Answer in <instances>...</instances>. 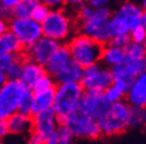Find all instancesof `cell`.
<instances>
[{
  "label": "cell",
  "mask_w": 146,
  "mask_h": 144,
  "mask_svg": "<svg viewBox=\"0 0 146 144\" xmlns=\"http://www.w3.org/2000/svg\"><path fill=\"white\" fill-rule=\"evenodd\" d=\"M146 126V107L143 106H131L128 128L143 129Z\"/></svg>",
  "instance_id": "24"
},
{
  "label": "cell",
  "mask_w": 146,
  "mask_h": 144,
  "mask_svg": "<svg viewBox=\"0 0 146 144\" xmlns=\"http://www.w3.org/2000/svg\"><path fill=\"white\" fill-rule=\"evenodd\" d=\"M43 35L56 40L57 43L68 41L75 31V21L70 14L62 7L50 10L48 17L40 24Z\"/></svg>",
  "instance_id": "4"
},
{
  "label": "cell",
  "mask_w": 146,
  "mask_h": 144,
  "mask_svg": "<svg viewBox=\"0 0 146 144\" xmlns=\"http://www.w3.org/2000/svg\"><path fill=\"white\" fill-rule=\"evenodd\" d=\"M18 111L25 115H32V90H27V92L21 98L20 104L18 107Z\"/></svg>",
  "instance_id": "29"
},
{
  "label": "cell",
  "mask_w": 146,
  "mask_h": 144,
  "mask_svg": "<svg viewBox=\"0 0 146 144\" xmlns=\"http://www.w3.org/2000/svg\"><path fill=\"white\" fill-rule=\"evenodd\" d=\"M32 132L37 134L42 138H48L54 135L56 129L60 125L57 115L54 110H46L32 115Z\"/></svg>",
  "instance_id": "13"
},
{
  "label": "cell",
  "mask_w": 146,
  "mask_h": 144,
  "mask_svg": "<svg viewBox=\"0 0 146 144\" xmlns=\"http://www.w3.org/2000/svg\"><path fill=\"white\" fill-rule=\"evenodd\" d=\"M9 134H10V131H9V126H7L6 119L0 118V141L4 139Z\"/></svg>",
  "instance_id": "39"
},
{
  "label": "cell",
  "mask_w": 146,
  "mask_h": 144,
  "mask_svg": "<svg viewBox=\"0 0 146 144\" xmlns=\"http://www.w3.org/2000/svg\"><path fill=\"white\" fill-rule=\"evenodd\" d=\"M141 62V67H143V72H146V56L143 57V58L140 59Z\"/></svg>",
  "instance_id": "45"
},
{
  "label": "cell",
  "mask_w": 146,
  "mask_h": 144,
  "mask_svg": "<svg viewBox=\"0 0 146 144\" xmlns=\"http://www.w3.org/2000/svg\"><path fill=\"white\" fill-rule=\"evenodd\" d=\"M140 7L143 11H146V0H140Z\"/></svg>",
  "instance_id": "46"
},
{
  "label": "cell",
  "mask_w": 146,
  "mask_h": 144,
  "mask_svg": "<svg viewBox=\"0 0 146 144\" xmlns=\"http://www.w3.org/2000/svg\"><path fill=\"white\" fill-rule=\"evenodd\" d=\"M67 47L72 60H75L82 67L101 62V54L104 45L83 33L74 34L68 40Z\"/></svg>",
  "instance_id": "1"
},
{
  "label": "cell",
  "mask_w": 146,
  "mask_h": 144,
  "mask_svg": "<svg viewBox=\"0 0 146 144\" xmlns=\"http://www.w3.org/2000/svg\"><path fill=\"white\" fill-rule=\"evenodd\" d=\"M143 9L140 5L133 1H123L114 12L109 20L112 35H122L128 34L131 31L139 26V19Z\"/></svg>",
  "instance_id": "6"
},
{
  "label": "cell",
  "mask_w": 146,
  "mask_h": 144,
  "mask_svg": "<svg viewBox=\"0 0 146 144\" xmlns=\"http://www.w3.org/2000/svg\"><path fill=\"white\" fill-rule=\"evenodd\" d=\"M112 82L113 76L111 69H107L100 63H95L83 67V75L80 83L83 86L84 91L105 92L108 86H111Z\"/></svg>",
  "instance_id": "9"
},
{
  "label": "cell",
  "mask_w": 146,
  "mask_h": 144,
  "mask_svg": "<svg viewBox=\"0 0 146 144\" xmlns=\"http://www.w3.org/2000/svg\"><path fill=\"white\" fill-rule=\"evenodd\" d=\"M54 95H55V89L48 91L32 92V115L52 109Z\"/></svg>",
  "instance_id": "20"
},
{
  "label": "cell",
  "mask_w": 146,
  "mask_h": 144,
  "mask_svg": "<svg viewBox=\"0 0 146 144\" xmlns=\"http://www.w3.org/2000/svg\"><path fill=\"white\" fill-rule=\"evenodd\" d=\"M71 60V57L69 53V50L67 45L61 44L58 48L54 52V54L50 57V59L45 64V70L50 76H55L60 72L67 64Z\"/></svg>",
  "instance_id": "17"
},
{
  "label": "cell",
  "mask_w": 146,
  "mask_h": 144,
  "mask_svg": "<svg viewBox=\"0 0 146 144\" xmlns=\"http://www.w3.org/2000/svg\"><path fill=\"white\" fill-rule=\"evenodd\" d=\"M129 110L131 105L123 99L111 103L107 111L98 119L101 135L112 137L125 132L128 129Z\"/></svg>",
  "instance_id": "5"
},
{
  "label": "cell",
  "mask_w": 146,
  "mask_h": 144,
  "mask_svg": "<svg viewBox=\"0 0 146 144\" xmlns=\"http://www.w3.org/2000/svg\"><path fill=\"white\" fill-rule=\"evenodd\" d=\"M24 46L11 31L0 35V57L7 53H23Z\"/></svg>",
  "instance_id": "22"
},
{
  "label": "cell",
  "mask_w": 146,
  "mask_h": 144,
  "mask_svg": "<svg viewBox=\"0 0 146 144\" xmlns=\"http://www.w3.org/2000/svg\"><path fill=\"white\" fill-rule=\"evenodd\" d=\"M131 41L129 35L128 34H122V35H116V37H113L109 41V44L115 45L120 48H125L127 46V44Z\"/></svg>",
  "instance_id": "33"
},
{
  "label": "cell",
  "mask_w": 146,
  "mask_h": 144,
  "mask_svg": "<svg viewBox=\"0 0 146 144\" xmlns=\"http://www.w3.org/2000/svg\"><path fill=\"white\" fill-rule=\"evenodd\" d=\"M139 26L146 28V11H143L140 14V19H139Z\"/></svg>",
  "instance_id": "43"
},
{
  "label": "cell",
  "mask_w": 146,
  "mask_h": 144,
  "mask_svg": "<svg viewBox=\"0 0 146 144\" xmlns=\"http://www.w3.org/2000/svg\"><path fill=\"white\" fill-rule=\"evenodd\" d=\"M25 58L23 53H7L0 57V69L3 71H7L10 67H12L14 64L21 62Z\"/></svg>",
  "instance_id": "27"
},
{
  "label": "cell",
  "mask_w": 146,
  "mask_h": 144,
  "mask_svg": "<svg viewBox=\"0 0 146 144\" xmlns=\"http://www.w3.org/2000/svg\"><path fill=\"white\" fill-rule=\"evenodd\" d=\"M83 75V67L75 60H70L57 75L54 76L56 84L63 83H80Z\"/></svg>",
  "instance_id": "19"
},
{
  "label": "cell",
  "mask_w": 146,
  "mask_h": 144,
  "mask_svg": "<svg viewBox=\"0 0 146 144\" xmlns=\"http://www.w3.org/2000/svg\"><path fill=\"white\" fill-rule=\"evenodd\" d=\"M38 1L40 4L46 5L51 10L52 9H60V7H62V5H63L62 0H38Z\"/></svg>",
  "instance_id": "37"
},
{
  "label": "cell",
  "mask_w": 146,
  "mask_h": 144,
  "mask_svg": "<svg viewBox=\"0 0 146 144\" xmlns=\"http://www.w3.org/2000/svg\"><path fill=\"white\" fill-rule=\"evenodd\" d=\"M7 79H9V78H7V76H6V72L0 69V86H1L5 83Z\"/></svg>",
  "instance_id": "44"
},
{
  "label": "cell",
  "mask_w": 146,
  "mask_h": 144,
  "mask_svg": "<svg viewBox=\"0 0 146 144\" xmlns=\"http://www.w3.org/2000/svg\"><path fill=\"white\" fill-rule=\"evenodd\" d=\"M125 97L131 106L146 107V72L138 75L131 82Z\"/></svg>",
  "instance_id": "15"
},
{
  "label": "cell",
  "mask_w": 146,
  "mask_h": 144,
  "mask_svg": "<svg viewBox=\"0 0 146 144\" xmlns=\"http://www.w3.org/2000/svg\"><path fill=\"white\" fill-rule=\"evenodd\" d=\"M38 4V0H20L12 9L11 18H31L35 7Z\"/></svg>",
  "instance_id": "23"
},
{
  "label": "cell",
  "mask_w": 146,
  "mask_h": 144,
  "mask_svg": "<svg viewBox=\"0 0 146 144\" xmlns=\"http://www.w3.org/2000/svg\"><path fill=\"white\" fill-rule=\"evenodd\" d=\"M0 17H4V18H7V19L11 18V12L5 9V6L3 4V0H0Z\"/></svg>",
  "instance_id": "42"
},
{
  "label": "cell",
  "mask_w": 146,
  "mask_h": 144,
  "mask_svg": "<svg viewBox=\"0 0 146 144\" xmlns=\"http://www.w3.org/2000/svg\"><path fill=\"white\" fill-rule=\"evenodd\" d=\"M9 131L12 135H25L31 132L32 130V117L30 115L21 113L19 111L14 112L13 115L6 119Z\"/></svg>",
  "instance_id": "18"
},
{
  "label": "cell",
  "mask_w": 146,
  "mask_h": 144,
  "mask_svg": "<svg viewBox=\"0 0 146 144\" xmlns=\"http://www.w3.org/2000/svg\"><path fill=\"white\" fill-rule=\"evenodd\" d=\"M83 93L84 89L81 83L56 84L52 110L57 115L60 124H62L65 117L78 109Z\"/></svg>",
  "instance_id": "2"
},
{
  "label": "cell",
  "mask_w": 146,
  "mask_h": 144,
  "mask_svg": "<svg viewBox=\"0 0 146 144\" xmlns=\"http://www.w3.org/2000/svg\"><path fill=\"white\" fill-rule=\"evenodd\" d=\"M9 31L18 38L24 48L32 45L43 35L40 23L32 18H10Z\"/></svg>",
  "instance_id": "10"
},
{
  "label": "cell",
  "mask_w": 146,
  "mask_h": 144,
  "mask_svg": "<svg viewBox=\"0 0 146 144\" xmlns=\"http://www.w3.org/2000/svg\"><path fill=\"white\" fill-rule=\"evenodd\" d=\"M9 31V19L0 17V35Z\"/></svg>",
  "instance_id": "40"
},
{
  "label": "cell",
  "mask_w": 146,
  "mask_h": 144,
  "mask_svg": "<svg viewBox=\"0 0 146 144\" xmlns=\"http://www.w3.org/2000/svg\"><path fill=\"white\" fill-rule=\"evenodd\" d=\"M74 135L64 124H60L54 134L55 144H72L74 143Z\"/></svg>",
  "instance_id": "26"
},
{
  "label": "cell",
  "mask_w": 146,
  "mask_h": 144,
  "mask_svg": "<svg viewBox=\"0 0 146 144\" xmlns=\"http://www.w3.org/2000/svg\"><path fill=\"white\" fill-rule=\"evenodd\" d=\"M20 1V0H3V4H4V6H5V9L7 10V11H12V9L14 6H16L18 3Z\"/></svg>",
  "instance_id": "41"
},
{
  "label": "cell",
  "mask_w": 146,
  "mask_h": 144,
  "mask_svg": "<svg viewBox=\"0 0 146 144\" xmlns=\"http://www.w3.org/2000/svg\"><path fill=\"white\" fill-rule=\"evenodd\" d=\"M105 96L106 98L109 100L111 103H114V102H118V100H121L123 99V97H125V95H123L122 92H120L118 89L115 88V86H113L111 84V86H108V88L105 90Z\"/></svg>",
  "instance_id": "32"
},
{
  "label": "cell",
  "mask_w": 146,
  "mask_h": 144,
  "mask_svg": "<svg viewBox=\"0 0 146 144\" xmlns=\"http://www.w3.org/2000/svg\"><path fill=\"white\" fill-rule=\"evenodd\" d=\"M112 0H88V5H90L94 9H99V7H108Z\"/></svg>",
  "instance_id": "38"
},
{
  "label": "cell",
  "mask_w": 146,
  "mask_h": 144,
  "mask_svg": "<svg viewBox=\"0 0 146 144\" xmlns=\"http://www.w3.org/2000/svg\"><path fill=\"white\" fill-rule=\"evenodd\" d=\"M131 41L134 43H146V28L141 26H137L128 33Z\"/></svg>",
  "instance_id": "31"
},
{
  "label": "cell",
  "mask_w": 146,
  "mask_h": 144,
  "mask_svg": "<svg viewBox=\"0 0 146 144\" xmlns=\"http://www.w3.org/2000/svg\"><path fill=\"white\" fill-rule=\"evenodd\" d=\"M125 50L120 48L112 44H105L102 48V54H101V62L104 63L105 66H115L118 64L122 63L125 59Z\"/></svg>",
  "instance_id": "21"
},
{
  "label": "cell",
  "mask_w": 146,
  "mask_h": 144,
  "mask_svg": "<svg viewBox=\"0 0 146 144\" xmlns=\"http://www.w3.org/2000/svg\"><path fill=\"white\" fill-rule=\"evenodd\" d=\"M125 50V56L132 59H141L146 56V43H134L129 41Z\"/></svg>",
  "instance_id": "25"
},
{
  "label": "cell",
  "mask_w": 146,
  "mask_h": 144,
  "mask_svg": "<svg viewBox=\"0 0 146 144\" xmlns=\"http://www.w3.org/2000/svg\"><path fill=\"white\" fill-rule=\"evenodd\" d=\"M30 90L19 79H7L0 86V118L7 119L18 111L21 98Z\"/></svg>",
  "instance_id": "8"
},
{
  "label": "cell",
  "mask_w": 146,
  "mask_h": 144,
  "mask_svg": "<svg viewBox=\"0 0 146 144\" xmlns=\"http://www.w3.org/2000/svg\"><path fill=\"white\" fill-rule=\"evenodd\" d=\"M46 73L48 72L44 65L36 63L31 59L24 58L23 63H21V71L19 76V81L23 84H25L29 89H32L33 85Z\"/></svg>",
  "instance_id": "16"
},
{
  "label": "cell",
  "mask_w": 146,
  "mask_h": 144,
  "mask_svg": "<svg viewBox=\"0 0 146 144\" xmlns=\"http://www.w3.org/2000/svg\"><path fill=\"white\" fill-rule=\"evenodd\" d=\"M56 86V82L52 76H50L49 73L44 75L39 81L33 85V88L31 89L32 92H39V91H48V90H52Z\"/></svg>",
  "instance_id": "28"
},
{
  "label": "cell",
  "mask_w": 146,
  "mask_h": 144,
  "mask_svg": "<svg viewBox=\"0 0 146 144\" xmlns=\"http://www.w3.org/2000/svg\"><path fill=\"white\" fill-rule=\"evenodd\" d=\"M60 45L61 44L57 43L56 40L48 38L45 35H42L32 45L24 48L23 54L27 59H31L38 64H42V65H45L48 60L50 59V57L54 54V52L58 48Z\"/></svg>",
  "instance_id": "11"
},
{
  "label": "cell",
  "mask_w": 146,
  "mask_h": 144,
  "mask_svg": "<svg viewBox=\"0 0 146 144\" xmlns=\"http://www.w3.org/2000/svg\"><path fill=\"white\" fill-rule=\"evenodd\" d=\"M62 124L67 126L76 138L96 139L101 136L98 119L78 109L65 117Z\"/></svg>",
  "instance_id": "7"
},
{
  "label": "cell",
  "mask_w": 146,
  "mask_h": 144,
  "mask_svg": "<svg viewBox=\"0 0 146 144\" xmlns=\"http://www.w3.org/2000/svg\"><path fill=\"white\" fill-rule=\"evenodd\" d=\"M50 10H51V9H49L46 5L39 3L37 6L35 7V10H33V12H32V14H31V18H32L33 20L38 21V23L42 24L43 21L45 20V18L48 17Z\"/></svg>",
  "instance_id": "30"
},
{
  "label": "cell",
  "mask_w": 146,
  "mask_h": 144,
  "mask_svg": "<svg viewBox=\"0 0 146 144\" xmlns=\"http://www.w3.org/2000/svg\"><path fill=\"white\" fill-rule=\"evenodd\" d=\"M112 17V12L109 7H99L93 9L92 13L86 19L77 21L80 33L87 34L101 43L102 45L108 44L113 38L109 20Z\"/></svg>",
  "instance_id": "3"
},
{
  "label": "cell",
  "mask_w": 146,
  "mask_h": 144,
  "mask_svg": "<svg viewBox=\"0 0 146 144\" xmlns=\"http://www.w3.org/2000/svg\"><path fill=\"white\" fill-rule=\"evenodd\" d=\"M111 105V102L106 98L104 92L84 91L78 105V110H81L93 117L99 119Z\"/></svg>",
  "instance_id": "12"
},
{
  "label": "cell",
  "mask_w": 146,
  "mask_h": 144,
  "mask_svg": "<svg viewBox=\"0 0 146 144\" xmlns=\"http://www.w3.org/2000/svg\"><path fill=\"white\" fill-rule=\"evenodd\" d=\"M24 60V59H23ZM23 60L14 64L12 67H10L9 70L6 71V76L9 79H19V76H20V71H21V63Z\"/></svg>",
  "instance_id": "34"
},
{
  "label": "cell",
  "mask_w": 146,
  "mask_h": 144,
  "mask_svg": "<svg viewBox=\"0 0 146 144\" xmlns=\"http://www.w3.org/2000/svg\"><path fill=\"white\" fill-rule=\"evenodd\" d=\"M44 138H42L40 136H38L37 134H35L31 131V134L29 135L26 144H44Z\"/></svg>",
  "instance_id": "36"
},
{
  "label": "cell",
  "mask_w": 146,
  "mask_h": 144,
  "mask_svg": "<svg viewBox=\"0 0 146 144\" xmlns=\"http://www.w3.org/2000/svg\"><path fill=\"white\" fill-rule=\"evenodd\" d=\"M0 144H4V143H3V142H1V141H0Z\"/></svg>",
  "instance_id": "47"
},
{
  "label": "cell",
  "mask_w": 146,
  "mask_h": 144,
  "mask_svg": "<svg viewBox=\"0 0 146 144\" xmlns=\"http://www.w3.org/2000/svg\"><path fill=\"white\" fill-rule=\"evenodd\" d=\"M63 1V5L65 6H69L71 9H78L86 4H88V0H62Z\"/></svg>",
  "instance_id": "35"
},
{
  "label": "cell",
  "mask_w": 146,
  "mask_h": 144,
  "mask_svg": "<svg viewBox=\"0 0 146 144\" xmlns=\"http://www.w3.org/2000/svg\"><path fill=\"white\" fill-rule=\"evenodd\" d=\"M111 72L113 79H123L131 83L138 75L143 73L141 62L140 59H132L125 57L122 63L111 67Z\"/></svg>",
  "instance_id": "14"
}]
</instances>
